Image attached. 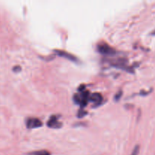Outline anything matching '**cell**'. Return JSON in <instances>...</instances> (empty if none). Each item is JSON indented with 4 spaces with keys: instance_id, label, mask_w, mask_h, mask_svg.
I'll use <instances>...</instances> for the list:
<instances>
[{
    "instance_id": "cell-1",
    "label": "cell",
    "mask_w": 155,
    "mask_h": 155,
    "mask_svg": "<svg viewBox=\"0 0 155 155\" xmlns=\"http://www.w3.org/2000/svg\"><path fill=\"white\" fill-rule=\"evenodd\" d=\"M42 125V123L41 122L40 120L37 118H29L27 120V127L29 129L38 128Z\"/></svg>"
},
{
    "instance_id": "cell-2",
    "label": "cell",
    "mask_w": 155,
    "mask_h": 155,
    "mask_svg": "<svg viewBox=\"0 0 155 155\" xmlns=\"http://www.w3.org/2000/svg\"><path fill=\"white\" fill-rule=\"evenodd\" d=\"M98 50L100 53L104 54H110L114 53V50L107 44H100V45H98Z\"/></svg>"
},
{
    "instance_id": "cell-3",
    "label": "cell",
    "mask_w": 155,
    "mask_h": 155,
    "mask_svg": "<svg viewBox=\"0 0 155 155\" xmlns=\"http://www.w3.org/2000/svg\"><path fill=\"white\" fill-rule=\"evenodd\" d=\"M54 52H55L58 55L61 56V57L65 58L72 61H77V57H75L74 54H71V53H68L67 52V51H62V50H54Z\"/></svg>"
},
{
    "instance_id": "cell-4",
    "label": "cell",
    "mask_w": 155,
    "mask_h": 155,
    "mask_svg": "<svg viewBox=\"0 0 155 155\" xmlns=\"http://www.w3.org/2000/svg\"><path fill=\"white\" fill-rule=\"evenodd\" d=\"M89 99L91 101H94L95 103H96V104H100L101 102V101H102V97H101V95L100 94L94 93L89 96Z\"/></svg>"
},
{
    "instance_id": "cell-5",
    "label": "cell",
    "mask_w": 155,
    "mask_h": 155,
    "mask_svg": "<svg viewBox=\"0 0 155 155\" xmlns=\"http://www.w3.org/2000/svg\"><path fill=\"white\" fill-rule=\"evenodd\" d=\"M48 127H51V128H56V127H58L59 126H61L58 124V122L57 121V117L54 116L51 117V119L49 120V121L48 122Z\"/></svg>"
},
{
    "instance_id": "cell-6",
    "label": "cell",
    "mask_w": 155,
    "mask_h": 155,
    "mask_svg": "<svg viewBox=\"0 0 155 155\" xmlns=\"http://www.w3.org/2000/svg\"><path fill=\"white\" fill-rule=\"evenodd\" d=\"M27 155H51L48 151L45 150H42V151H33L31 153H29Z\"/></svg>"
},
{
    "instance_id": "cell-7",
    "label": "cell",
    "mask_w": 155,
    "mask_h": 155,
    "mask_svg": "<svg viewBox=\"0 0 155 155\" xmlns=\"http://www.w3.org/2000/svg\"><path fill=\"white\" fill-rule=\"evenodd\" d=\"M139 145H136V147L134 148V149H133V152H132L131 155H139Z\"/></svg>"
},
{
    "instance_id": "cell-8",
    "label": "cell",
    "mask_w": 155,
    "mask_h": 155,
    "mask_svg": "<svg viewBox=\"0 0 155 155\" xmlns=\"http://www.w3.org/2000/svg\"><path fill=\"white\" fill-rule=\"evenodd\" d=\"M121 95H122V92H121V91H120V92H119L116 95V96H115V100H116V101H118V100H119L120 98Z\"/></svg>"
},
{
    "instance_id": "cell-9",
    "label": "cell",
    "mask_w": 155,
    "mask_h": 155,
    "mask_svg": "<svg viewBox=\"0 0 155 155\" xmlns=\"http://www.w3.org/2000/svg\"><path fill=\"white\" fill-rule=\"evenodd\" d=\"M13 71H15V72H18V71H21V68H20L19 66H16V67H15V68H14V69H13Z\"/></svg>"
},
{
    "instance_id": "cell-10",
    "label": "cell",
    "mask_w": 155,
    "mask_h": 155,
    "mask_svg": "<svg viewBox=\"0 0 155 155\" xmlns=\"http://www.w3.org/2000/svg\"><path fill=\"white\" fill-rule=\"evenodd\" d=\"M152 34L153 35H155V30H154V32H153V33H152Z\"/></svg>"
}]
</instances>
